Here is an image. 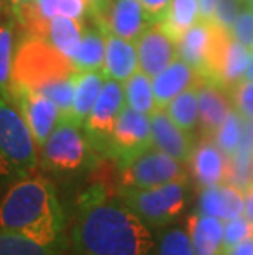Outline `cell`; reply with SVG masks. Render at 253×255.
Returning <instances> with one entry per match:
<instances>
[{
    "label": "cell",
    "mask_w": 253,
    "mask_h": 255,
    "mask_svg": "<svg viewBox=\"0 0 253 255\" xmlns=\"http://www.w3.org/2000/svg\"><path fill=\"white\" fill-rule=\"evenodd\" d=\"M153 229L104 184L81 194L71 229L73 255H155Z\"/></svg>",
    "instance_id": "1"
},
{
    "label": "cell",
    "mask_w": 253,
    "mask_h": 255,
    "mask_svg": "<svg viewBox=\"0 0 253 255\" xmlns=\"http://www.w3.org/2000/svg\"><path fill=\"white\" fill-rule=\"evenodd\" d=\"M0 227L38 239L66 252V214L51 180L30 173L8 184L0 199Z\"/></svg>",
    "instance_id": "2"
},
{
    "label": "cell",
    "mask_w": 253,
    "mask_h": 255,
    "mask_svg": "<svg viewBox=\"0 0 253 255\" xmlns=\"http://www.w3.org/2000/svg\"><path fill=\"white\" fill-rule=\"evenodd\" d=\"M76 68L43 36L30 35L15 50L12 83L26 86L46 96L58 106L61 119H68L73 107Z\"/></svg>",
    "instance_id": "3"
},
{
    "label": "cell",
    "mask_w": 253,
    "mask_h": 255,
    "mask_svg": "<svg viewBox=\"0 0 253 255\" xmlns=\"http://www.w3.org/2000/svg\"><path fill=\"white\" fill-rule=\"evenodd\" d=\"M40 165L33 133L18 107L0 94V184H12Z\"/></svg>",
    "instance_id": "4"
},
{
    "label": "cell",
    "mask_w": 253,
    "mask_h": 255,
    "mask_svg": "<svg viewBox=\"0 0 253 255\" xmlns=\"http://www.w3.org/2000/svg\"><path fill=\"white\" fill-rule=\"evenodd\" d=\"M95 151L83 126L61 119L40 146V165L58 175H73L94 163Z\"/></svg>",
    "instance_id": "5"
},
{
    "label": "cell",
    "mask_w": 253,
    "mask_h": 255,
    "mask_svg": "<svg viewBox=\"0 0 253 255\" xmlns=\"http://www.w3.org/2000/svg\"><path fill=\"white\" fill-rule=\"evenodd\" d=\"M189 178L143 189H117L125 204L152 229L169 226L184 211L189 198Z\"/></svg>",
    "instance_id": "6"
},
{
    "label": "cell",
    "mask_w": 253,
    "mask_h": 255,
    "mask_svg": "<svg viewBox=\"0 0 253 255\" xmlns=\"http://www.w3.org/2000/svg\"><path fill=\"white\" fill-rule=\"evenodd\" d=\"M184 163L150 145L138 153L118 161L117 189H143L189 178Z\"/></svg>",
    "instance_id": "7"
},
{
    "label": "cell",
    "mask_w": 253,
    "mask_h": 255,
    "mask_svg": "<svg viewBox=\"0 0 253 255\" xmlns=\"http://www.w3.org/2000/svg\"><path fill=\"white\" fill-rule=\"evenodd\" d=\"M122 84L123 83H118V81L105 76L100 94L84 126L90 143L102 155H105L117 119L127 104L125 89Z\"/></svg>",
    "instance_id": "8"
},
{
    "label": "cell",
    "mask_w": 253,
    "mask_h": 255,
    "mask_svg": "<svg viewBox=\"0 0 253 255\" xmlns=\"http://www.w3.org/2000/svg\"><path fill=\"white\" fill-rule=\"evenodd\" d=\"M10 101L21 112L40 151V146L46 142L58 122L61 121V112L58 106L40 92L15 83L10 86Z\"/></svg>",
    "instance_id": "9"
},
{
    "label": "cell",
    "mask_w": 253,
    "mask_h": 255,
    "mask_svg": "<svg viewBox=\"0 0 253 255\" xmlns=\"http://www.w3.org/2000/svg\"><path fill=\"white\" fill-rule=\"evenodd\" d=\"M150 145H153L150 116L125 104L110 135L105 156H110L118 163Z\"/></svg>",
    "instance_id": "10"
},
{
    "label": "cell",
    "mask_w": 253,
    "mask_h": 255,
    "mask_svg": "<svg viewBox=\"0 0 253 255\" xmlns=\"http://www.w3.org/2000/svg\"><path fill=\"white\" fill-rule=\"evenodd\" d=\"M94 25L127 41L135 43L153 23L140 0H110L104 12L92 17Z\"/></svg>",
    "instance_id": "11"
},
{
    "label": "cell",
    "mask_w": 253,
    "mask_h": 255,
    "mask_svg": "<svg viewBox=\"0 0 253 255\" xmlns=\"http://www.w3.org/2000/svg\"><path fill=\"white\" fill-rule=\"evenodd\" d=\"M140 69L155 78L177 58V41L161 26L160 21L152 23L135 41Z\"/></svg>",
    "instance_id": "12"
},
{
    "label": "cell",
    "mask_w": 253,
    "mask_h": 255,
    "mask_svg": "<svg viewBox=\"0 0 253 255\" xmlns=\"http://www.w3.org/2000/svg\"><path fill=\"white\" fill-rule=\"evenodd\" d=\"M187 170L197 188L217 186L229 183L230 158L219 148L212 137H201L192 150Z\"/></svg>",
    "instance_id": "13"
},
{
    "label": "cell",
    "mask_w": 253,
    "mask_h": 255,
    "mask_svg": "<svg viewBox=\"0 0 253 255\" xmlns=\"http://www.w3.org/2000/svg\"><path fill=\"white\" fill-rule=\"evenodd\" d=\"M152 142L153 146L187 165L196 146V137L186 133L171 121L165 109H156L152 116Z\"/></svg>",
    "instance_id": "14"
},
{
    "label": "cell",
    "mask_w": 253,
    "mask_h": 255,
    "mask_svg": "<svg viewBox=\"0 0 253 255\" xmlns=\"http://www.w3.org/2000/svg\"><path fill=\"white\" fill-rule=\"evenodd\" d=\"M199 130L201 137H214L234 109L230 92L217 83L206 81L199 86Z\"/></svg>",
    "instance_id": "15"
},
{
    "label": "cell",
    "mask_w": 253,
    "mask_h": 255,
    "mask_svg": "<svg viewBox=\"0 0 253 255\" xmlns=\"http://www.w3.org/2000/svg\"><path fill=\"white\" fill-rule=\"evenodd\" d=\"M204 81L206 79L201 74L196 73L181 56H177L168 68L152 79L156 109H165L176 96L192 86H201Z\"/></svg>",
    "instance_id": "16"
},
{
    "label": "cell",
    "mask_w": 253,
    "mask_h": 255,
    "mask_svg": "<svg viewBox=\"0 0 253 255\" xmlns=\"http://www.w3.org/2000/svg\"><path fill=\"white\" fill-rule=\"evenodd\" d=\"M245 194L232 183H222L217 186L204 188L197 194L199 213L214 216L227 222L244 216Z\"/></svg>",
    "instance_id": "17"
},
{
    "label": "cell",
    "mask_w": 253,
    "mask_h": 255,
    "mask_svg": "<svg viewBox=\"0 0 253 255\" xmlns=\"http://www.w3.org/2000/svg\"><path fill=\"white\" fill-rule=\"evenodd\" d=\"M105 35V61L104 69L107 78H112L118 83H125L130 76L140 68L138 53L135 43L104 31Z\"/></svg>",
    "instance_id": "18"
},
{
    "label": "cell",
    "mask_w": 253,
    "mask_h": 255,
    "mask_svg": "<svg viewBox=\"0 0 253 255\" xmlns=\"http://www.w3.org/2000/svg\"><path fill=\"white\" fill-rule=\"evenodd\" d=\"M224 224L214 216L194 211L187 218V232L191 236L196 255H222Z\"/></svg>",
    "instance_id": "19"
},
{
    "label": "cell",
    "mask_w": 253,
    "mask_h": 255,
    "mask_svg": "<svg viewBox=\"0 0 253 255\" xmlns=\"http://www.w3.org/2000/svg\"><path fill=\"white\" fill-rule=\"evenodd\" d=\"M105 81V73L102 69L94 71H78L74 76V97L69 117L79 126H85L90 111L100 94L102 84Z\"/></svg>",
    "instance_id": "20"
},
{
    "label": "cell",
    "mask_w": 253,
    "mask_h": 255,
    "mask_svg": "<svg viewBox=\"0 0 253 255\" xmlns=\"http://www.w3.org/2000/svg\"><path fill=\"white\" fill-rule=\"evenodd\" d=\"M211 25L212 20L201 17L177 41V56L184 59L204 79H206V56L211 40Z\"/></svg>",
    "instance_id": "21"
},
{
    "label": "cell",
    "mask_w": 253,
    "mask_h": 255,
    "mask_svg": "<svg viewBox=\"0 0 253 255\" xmlns=\"http://www.w3.org/2000/svg\"><path fill=\"white\" fill-rule=\"evenodd\" d=\"M105 61V35L97 25L84 26L81 45L76 55L71 58L76 71H94L104 69Z\"/></svg>",
    "instance_id": "22"
},
{
    "label": "cell",
    "mask_w": 253,
    "mask_h": 255,
    "mask_svg": "<svg viewBox=\"0 0 253 255\" xmlns=\"http://www.w3.org/2000/svg\"><path fill=\"white\" fill-rule=\"evenodd\" d=\"M84 26L81 21L73 20L64 15H55L50 23H48L46 40L51 43V46L63 56L71 59L76 55L78 48L81 45Z\"/></svg>",
    "instance_id": "23"
},
{
    "label": "cell",
    "mask_w": 253,
    "mask_h": 255,
    "mask_svg": "<svg viewBox=\"0 0 253 255\" xmlns=\"http://www.w3.org/2000/svg\"><path fill=\"white\" fill-rule=\"evenodd\" d=\"M206 83V81H204ZM197 92L199 86L181 92L176 96L168 106L165 107L166 114L171 117V121L179 128L184 130L186 133H191L196 137L199 128V102H197Z\"/></svg>",
    "instance_id": "24"
},
{
    "label": "cell",
    "mask_w": 253,
    "mask_h": 255,
    "mask_svg": "<svg viewBox=\"0 0 253 255\" xmlns=\"http://www.w3.org/2000/svg\"><path fill=\"white\" fill-rule=\"evenodd\" d=\"M64 251L38 239L0 227V255H63Z\"/></svg>",
    "instance_id": "25"
},
{
    "label": "cell",
    "mask_w": 253,
    "mask_h": 255,
    "mask_svg": "<svg viewBox=\"0 0 253 255\" xmlns=\"http://www.w3.org/2000/svg\"><path fill=\"white\" fill-rule=\"evenodd\" d=\"M199 18H201V12H199L197 0H171L168 12L160 23L176 41H179V38Z\"/></svg>",
    "instance_id": "26"
},
{
    "label": "cell",
    "mask_w": 253,
    "mask_h": 255,
    "mask_svg": "<svg viewBox=\"0 0 253 255\" xmlns=\"http://www.w3.org/2000/svg\"><path fill=\"white\" fill-rule=\"evenodd\" d=\"M123 89H125L127 106H130L132 109L147 114V116H152L156 111L152 78L140 68L123 83Z\"/></svg>",
    "instance_id": "27"
},
{
    "label": "cell",
    "mask_w": 253,
    "mask_h": 255,
    "mask_svg": "<svg viewBox=\"0 0 253 255\" xmlns=\"http://www.w3.org/2000/svg\"><path fill=\"white\" fill-rule=\"evenodd\" d=\"M15 59V21H0V94L10 99Z\"/></svg>",
    "instance_id": "28"
},
{
    "label": "cell",
    "mask_w": 253,
    "mask_h": 255,
    "mask_svg": "<svg viewBox=\"0 0 253 255\" xmlns=\"http://www.w3.org/2000/svg\"><path fill=\"white\" fill-rule=\"evenodd\" d=\"M155 255H196L187 229L181 226H166L156 237Z\"/></svg>",
    "instance_id": "29"
},
{
    "label": "cell",
    "mask_w": 253,
    "mask_h": 255,
    "mask_svg": "<svg viewBox=\"0 0 253 255\" xmlns=\"http://www.w3.org/2000/svg\"><path fill=\"white\" fill-rule=\"evenodd\" d=\"M242 137H244V117L234 107L212 138L219 148L229 158H232L242 143Z\"/></svg>",
    "instance_id": "30"
},
{
    "label": "cell",
    "mask_w": 253,
    "mask_h": 255,
    "mask_svg": "<svg viewBox=\"0 0 253 255\" xmlns=\"http://www.w3.org/2000/svg\"><path fill=\"white\" fill-rule=\"evenodd\" d=\"M253 236V222H250L245 216L230 219L224 224V249L222 252L232 249L237 244Z\"/></svg>",
    "instance_id": "31"
},
{
    "label": "cell",
    "mask_w": 253,
    "mask_h": 255,
    "mask_svg": "<svg viewBox=\"0 0 253 255\" xmlns=\"http://www.w3.org/2000/svg\"><path fill=\"white\" fill-rule=\"evenodd\" d=\"M232 33L242 45L253 50V3L245 2L232 26Z\"/></svg>",
    "instance_id": "32"
},
{
    "label": "cell",
    "mask_w": 253,
    "mask_h": 255,
    "mask_svg": "<svg viewBox=\"0 0 253 255\" xmlns=\"http://www.w3.org/2000/svg\"><path fill=\"white\" fill-rule=\"evenodd\" d=\"M234 107L244 119H253V81L242 79L230 89Z\"/></svg>",
    "instance_id": "33"
},
{
    "label": "cell",
    "mask_w": 253,
    "mask_h": 255,
    "mask_svg": "<svg viewBox=\"0 0 253 255\" xmlns=\"http://www.w3.org/2000/svg\"><path fill=\"white\" fill-rule=\"evenodd\" d=\"M247 0H219L217 8H215L214 20L219 25L225 26V28L232 30V26L235 23L237 17H239L242 7Z\"/></svg>",
    "instance_id": "34"
},
{
    "label": "cell",
    "mask_w": 253,
    "mask_h": 255,
    "mask_svg": "<svg viewBox=\"0 0 253 255\" xmlns=\"http://www.w3.org/2000/svg\"><path fill=\"white\" fill-rule=\"evenodd\" d=\"M58 13L83 23L85 15L89 13V3L87 0H59Z\"/></svg>",
    "instance_id": "35"
},
{
    "label": "cell",
    "mask_w": 253,
    "mask_h": 255,
    "mask_svg": "<svg viewBox=\"0 0 253 255\" xmlns=\"http://www.w3.org/2000/svg\"><path fill=\"white\" fill-rule=\"evenodd\" d=\"M140 3L143 5L145 12L150 17V20L156 23V21H161L166 15L169 8L171 0H140Z\"/></svg>",
    "instance_id": "36"
},
{
    "label": "cell",
    "mask_w": 253,
    "mask_h": 255,
    "mask_svg": "<svg viewBox=\"0 0 253 255\" xmlns=\"http://www.w3.org/2000/svg\"><path fill=\"white\" fill-rule=\"evenodd\" d=\"M58 2L59 0H35V5L41 17L50 21L55 15H58Z\"/></svg>",
    "instance_id": "37"
},
{
    "label": "cell",
    "mask_w": 253,
    "mask_h": 255,
    "mask_svg": "<svg viewBox=\"0 0 253 255\" xmlns=\"http://www.w3.org/2000/svg\"><path fill=\"white\" fill-rule=\"evenodd\" d=\"M222 255H253V236L242 241L240 244H237V246L229 249V251L222 252Z\"/></svg>",
    "instance_id": "38"
},
{
    "label": "cell",
    "mask_w": 253,
    "mask_h": 255,
    "mask_svg": "<svg viewBox=\"0 0 253 255\" xmlns=\"http://www.w3.org/2000/svg\"><path fill=\"white\" fill-rule=\"evenodd\" d=\"M8 3H10V12L13 13V18L18 21L21 18V15L25 13V10L35 3V0H8Z\"/></svg>",
    "instance_id": "39"
},
{
    "label": "cell",
    "mask_w": 253,
    "mask_h": 255,
    "mask_svg": "<svg viewBox=\"0 0 253 255\" xmlns=\"http://www.w3.org/2000/svg\"><path fill=\"white\" fill-rule=\"evenodd\" d=\"M197 2H199V12H201V17L207 18V20H214L215 8H217L219 0H197Z\"/></svg>",
    "instance_id": "40"
},
{
    "label": "cell",
    "mask_w": 253,
    "mask_h": 255,
    "mask_svg": "<svg viewBox=\"0 0 253 255\" xmlns=\"http://www.w3.org/2000/svg\"><path fill=\"white\" fill-rule=\"evenodd\" d=\"M245 194V209H244V216L250 222H253V186L249 188L247 191H244Z\"/></svg>",
    "instance_id": "41"
},
{
    "label": "cell",
    "mask_w": 253,
    "mask_h": 255,
    "mask_svg": "<svg viewBox=\"0 0 253 255\" xmlns=\"http://www.w3.org/2000/svg\"><path fill=\"white\" fill-rule=\"evenodd\" d=\"M109 2H110V0H87L90 17H94V15H99L100 12H104L105 7L109 5Z\"/></svg>",
    "instance_id": "42"
},
{
    "label": "cell",
    "mask_w": 253,
    "mask_h": 255,
    "mask_svg": "<svg viewBox=\"0 0 253 255\" xmlns=\"http://www.w3.org/2000/svg\"><path fill=\"white\" fill-rule=\"evenodd\" d=\"M245 79L253 81V51H252V55H250V63H249V68H247Z\"/></svg>",
    "instance_id": "43"
},
{
    "label": "cell",
    "mask_w": 253,
    "mask_h": 255,
    "mask_svg": "<svg viewBox=\"0 0 253 255\" xmlns=\"http://www.w3.org/2000/svg\"><path fill=\"white\" fill-rule=\"evenodd\" d=\"M3 10H8V12H10V3H8V0H0V13H2Z\"/></svg>",
    "instance_id": "44"
},
{
    "label": "cell",
    "mask_w": 253,
    "mask_h": 255,
    "mask_svg": "<svg viewBox=\"0 0 253 255\" xmlns=\"http://www.w3.org/2000/svg\"><path fill=\"white\" fill-rule=\"evenodd\" d=\"M247 2H252L253 3V0H247Z\"/></svg>",
    "instance_id": "45"
}]
</instances>
